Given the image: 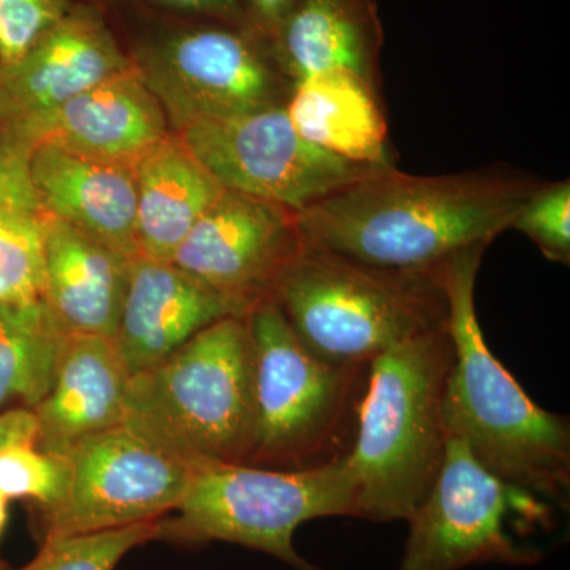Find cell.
<instances>
[{
  "label": "cell",
  "mask_w": 570,
  "mask_h": 570,
  "mask_svg": "<svg viewBox=\"0 0 570 570\" xmlns=\"http://www.w3.org/2000/svg\"><path fill=\"white\" fill-rule=\"evenodd\" d=\"M80 2L94 3L102 7L104 10L121 6L145 7V9L165 11V13L208 18V20L249 28L239 0H80Z\"/></svg>",
  "instance_id": "28"
},
{
  "label": "cell",
  "mask_w": 570,
  "mask_h": 570,
  "mask_svg": "<svg viewBox=\"0 0 570 570\" xmlns=\"http://www.w3.org/2000/svg\"><path fill=\"white\" fill-rule=\"evenodd\" d=\"M130 377L111 337L67 336L51 390L32 409L37 448L67 455L82 439L121 425Z\"/></svg>",
  "instance_id": "17"
},
{
  "label": "cell",
  "mask_w": 570,
  "mask_h": 570,
  "mask_svg": "<svg viewBox=\"0 0 570 570\" xmlns=\"http://www.w3.org/2000/svg\"><path fill=\"white\" fill-rule=\"evenodd\" d=\"M10 127L33 145L47 142L86 159L126 167H135L174 134L135 66L55 110Z\"/></svg>",
  "instance_id": "14"
},
{
  "label": "cell",
  "mask_w": 570,
  "mask_h": 570,
  "mask_svg": "<svg viewBox=\"0 0 570 570\" xmlns=\"http://www.w3.org/2000/svg\"><path fill=\"white\" fill-rule=\"evenodd\" d=\"M70 478L45 509V539L119 530L175 510L193 468L127 425L82 439L67 453Z\"/></svg>",
  "instance_id": "9"
},
{
  "label": "cell",
  "mask_w": 570,
  "mask_h": 570,
  "mask_svg": "<svg viewBox=\"0 0 570 570\" xmlns=\"http://www.w3.org/2000/svg\"><path fill=\"white\" fill-rule=\"evenodd\" d=\"M285 110L295 132L316 148L367 167L392 165L377 88L355 73L321 71L295 81Z\"/></svg>",
  "instance_id": "20"
},
{
  "label": "cell",
  "mask_w": 570,
  "mask_h": 570,
  "mask_svg": "<svg viewBox=\"0 0 570 570\" xmlns=\"http://www.w3.org/2000/svg\"><path fill=\"white\" fill-rule=\"evenodd\" d=\"M0 570H6V564L2 561H0Z\"/></svg>",
  "instance_id": "33"
},
{
  "label": "cell",
  "mask_w": 570,
  "mask_h": 570,
  "mask_svg": "<svg viewBox=\"0 0 570 570\" xmlns=\"http://www.w3.org/2000/svg\"><path fill=\"white\" fill-rule=\"evenodd\" d=\"M487 247H468L438 268L455 351L442 404L445 431L505 485L568 508L569 420L527 395L487 346L480 328L475 281Z\"/></svg>",
  "instance_id": "2"
},
{
  "label": "cell",
  "mask_w": 570,
  "mask_h": 570,
  "mask_svg": "<svg viewBox=\"0 0 570 570\" xmlns=\"http://www.w3.org/2000/svg\"><path fill=\"white\" fill-rule=\"evenodd\" d=\"M294 0H239L249 28L262 39L273 40Z\"/></svg>",
  "instance_id": "29"
},
{
  "label": "cell",
  "mask_w": 570,
  "mask_h": 570,
  "mask_svg": "<svg viewBox=\"0 0 570 570\" xmlns=\"http://www.w3.org/2000/svg\"><path fill=\"white\" fill-rule=\"evenodd\" d=\"M175 510L174 520L160 521L159 538L236 543L272 554L295 570H321L295 550V531L303 523L358 515L346 459L303 471L200 464L193 468Z\"/></svg>",
  "instance_id": "8"
},
{
  "label": "cell",
  "mask_w": 570,
  "mask_h": 570,
  "mask_svg": "<svg viewBox=\"0 0 570 570\" xmlns=\"http://www.w3.org/2000/svg\"><path fill=\"white\" fill-rule=\"evenodd\" d=\"M175 135L223 189L296 213L376 168L348 163L303 140L285 105L195 124Z\"/></svg>",
  "instance_id": "10"
},
{
  "label": "cell",
  "mask_w": 570,
  "mask_h": 570,
  "mask_svg": "<svg viewBox=\"0 0 570 570\" xmlns=\"http://www.w3.org/2000/svg\"><path fill=\"white\" fill-rule=\"evenodd\" d=\"M232 316L246 317L230 299L178 266L138 255L112 341L134 376L159 365L206 326Z\"/></svg>",
  "instance_id": "15"
},
{
  "label": "cell",
  "mask_w": 570,
  "mask_h": 570,
  "mask_svg": "<svg viewBox=\"0 0 570 570\" xmlns=\"http://www.w3.org/2000/svg\"><path fill=\"white\" fill-rule=\"evenodd\" d=\"M453 362L445 324L370 363L346 456L356 490V519L407 521L426 498L448 444L442 404Z\"/></svg>",
  "instance_id": "3"
},
{
  "label": "cell",
  "mask_w": 570,
  "mask_h": 570,
  "mask_svg": "<svg viewBox=\"0 0 570 570\" xmlns=\"http://www.w3.org/2000/svg\"><path fill=\"white\" fill-rule=\"evenodd\" d=\"M69 478L66 455L43 452L31 442L0 449V493L7 499H33L50 509L61 501Z\"/></svg>",
  "instance_id": "25"
},
{
  "label": "cell",
  "mask_w": 570,
  "mask_h": 570,
  "mask_svg": "<svg viewBox=\"0 0 570 570\" xmlns=\"http://www.w3.org/2000/svg\"><path fill=\"white\" fill-rule=\"evenodd\" d=\"M129 7L138 17L129 51L171 132L285 105L292 81L268 41L246 26ZM115 9V7H112Z\"/></svg>",
  "instance_id": "7"
},
{
  "label": "cell",
  "mask_w": 570,
  "mask_h": 570,
  "mask_svg": "<svg viewBox=\"0 0 570 570\" xmlns=\"http://www.w3.org/2000/svg\"><path fill=\"white\" fill-rule=\"evenodd\" d=\"M510 228L521 232L551 262L570 264V183H543Z\"/></svg>",
  "instance_id": "26"
},
{
  "label": "cell",
  "mask_w": 570,
  "mask_h": 570,
  "mask_svg": "<svg viewBox=\"0 0 570 570\" xmlns=\"http://www.w3.org/2000/svg\"><path fill=\"white\" fill-rule=\"evenodd\" d=\"M160 521H146L69 538L45 539L36 558L20 570H115L138 546L159 539Z\"/></svg>",
  "instance_id": "24"
},
{
  "label": "cell",
  "mask_w": 570,
  "mask_h": 570,
  "mask_svg": "<svg viewBox=\"0 0 570 570\" xmlns=\"http://www.w3.org/2000/svg\"><path fill=\"white\" fill-rule=\"evenodd\" d=\"M517 494L448 436L444 461L422 504L409 517L400 570H461L474 564L531 566L540 550L517 542L505 528Z\"/></svg>",
  "instance_id": "11"
},
{
  "label": "cell",
  "mask_w": 570,
  "mask_h": 570,
  "mask_svg": "<svg viewBox=\"0 0 570 570\" xmlns=\"http://www.w3.org/2000/svg\"><path fill=\"white\" fill-rule=\"evenodd\" d=\"M135 183L138 253L170 264L194 225L225 190L175 134L135 165Z\"/></svg>",
  "instance_id": "21"
},
{
  "label": "cell",
  "mask_w": 570,
  "mask_h": 570,
  "mask_svg": "<svg viewBox=\"0 0 570 570\" xmlns=\"http://www.w3.org/2000/svg\"><path fill=\"white\" fill-rule=\"evenodd\" d=\"M73 0H0V66L17 62L66 17Z\"/></svg>",
  "instance_id": "27"
},
{
  "label": "cell",
  "mask_w": 570,
  "mask_h": 570,
  "mask_svg": "<svg viewBox=\"0 0 570 570\" xmlns=\"http://www.w3.org/2000/svg\"><path fill=\"white\" fill-rule=\"evenodd\" d=\"M29 171L51 216L115 253L129 258L140 255L135 167L86 159L39 142L33 145Z\"/></svg>",
  "instance_id": "16"
},
{
  "label": "cell",
  "mask_w": 570,
  "mask_h": 570,
  "mask_svg": "<svg viewBox=\"0 0 570 570\" xmlns=\"http://www.w3.org/2000/svg\"><path fill=\"white\" fill-rule=\"evenodd\" d=\"M33 142L13 127L0 134V305L41 299L45 235L51 214L29 171Z\"/></svg>",
  "instance_id": "22"
},
{
  "label": "cell",
  "mask_w": 570,
  "mask_h": 570,
  "mask_svg": "<svg viewBox=\"0 0 570 570\" xmlns=\"http://www.w3.org/2000/svg\"><path fill=\"white\" fill-rule=\"evenodd\" d=\"M438 268H376L305 239L273 298L311 354L333 365H370L389 348L448 324Z\"/></svg>",
  "instance_id": "4"
},
{
  "label": "cell",
  "mask_w": 570,
  "mask_h": 570,
  "mask_svg": "<svg viewBox=\"0 0 570 570\" xmlns=\"http://www.w3.org/2000/svg\"><path fill=\"white\" fill-rule=\"evenodd\" d=\"M69 335L43 299L0 305V407L39 406L51 390Z\"/></svg>",
  "instance_id": "23"
},
{
  "label": "cell",
  "mask_w": 570,
  "mask_h": 570,
  "mask_svg": "<svg viewBox=\"0 0 570 570\" xmlns=\"http://www.w3.org/2000/svg\"><path fill=\"white\" fill-rule=\"evenodd\" d=\"M246 318L254 363L250 466L303 471L346 459L370 365H333L311 354L273 296Z\"/></svg>",
  "instance_id": "6"
},
{
  "label": "cell",
  "mask_w": 570,
  "mask_h": 570,
  "mask_svg": "<svg viewBox=\"0 0 570 570\" xmlns=\"http://www.w3.org/2000/svg\"><path fill=\"white\" fill-rule=\"evenodd\" d=\"M539 178L490 167L417 176L373 168L298 216L306 242L393 272H433L453 255L509 230Z\"/></svg>",
  "instance_id": "1"
},
{
  "label": "cell",
  "mask_w": 570,
  "mask_h": 570,
  "mask_svg": "<svg viewBox=\"0 0 570 570\" xmlns=\"http://www.w3.org/2000/svg\"><path fill=\"white\" fill-rule=\"evenodd\" d=\"M132 67L107 11L73 0L24 56L0 66V118L7 126L29 121Z\"/></svg>",
  "instance_id": "13"
},
{
  "label": "cell",
  "mask_w": 570,
  "mask_h": 570,
  "mask_svg": "<svg viewBox=\"0 0 570 570\" xmlns=\"http://www.w3.org/2000/svg\"><path fill=\"white\" fill-rule=\"evenodd\" d=\"M7 520H9V499L0 493V535L6 530Z\"/></svg>",
  "instance_id": "31"
},
{
  "label": "cell",
  "mask_w": 570,
  "mask_h": 570,
  "mask_svg": "<svg viewBox=\"0 0 570 570\" xmlns=\"http://www.w3.org/2000/svg\"><path fill=\"white\" fill-rule=\"evenodd\" d=\"M134 258L51 216L45 235V305L70 335L115 337Z\"/></svg>",
  "instance_id": "18"
},
{
  "label": "cell",
  "mask_w": 570,
  "mask_h": 570,
  "mask_svg": "<svg viewBox=\"0 0 570 570\" xmlns=\"http://www.w3.org/2000/svg\"><path fill=\"white\" fill-rule=\"evenodd\" d=\"M303 245L294 209L224 190L194 225L171 264L247 316L272 298Z\"/></svg>",
  "instance_id": "12"
},
{
  "label": "cell",
  "mask_w": 570,
  "mask_h": 570,
  "mask_svg": "<svg viewBox=\"0 0 570 570\" xmlns=\"http://www.w3.org/2000/svg\"><path fill=\"white\" fill-rule=\"evenodd\" d=\"M6 127H7V124L2 121V118H0V134H2L3 130H6Z\"/></svg>",
  "instance_id": "32"
},
{
  "label": "cell",
  "mask_w": 570,
  "mask_h": 570,
  "mask_svg": "<svg viewBox=\"0 0 570 570\" xmlns=\"http://www.w3.org/2000/svg\"><path fill=\"white\" fill-rule=\"evenodd\" d=\"M122 423L190 468L249 464L255 412L247 318H220L159 365L134 374Z\"/></svg>",
  "instance_id": "5"
},
{
  "label": "cell",
  "mask_w": 570,
  "mask_h": 570,
  "mask_svg": "<svg viewBox=\"0 0 570 570\" xmlns=\"http://www.w3.org/2000/svg\"><path fill=\"white\" fill-rule=\"evenodd\" d=\"M382 45L376 0H294L269 41L292 85L321 71L346 70L374 88Z\"/></svg>",
  "instance_id": "19"
},
{
  "label": "cell",
  "mask_w": 570,
  "mask_h": 570,
  "mask_svg": "<svg viewBox=\"0 0 570 570\" xmlns=\"http://www.w3.org/2000/svg\"><path fill=\"white\" fill-rule=\"evenodd\" d=\"M14 442L37 444V419L32 409L17 407L0 412V449Z\"/></svg>",
  "instance_id": "30"
}]
</instances>
